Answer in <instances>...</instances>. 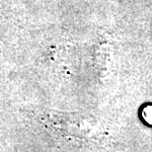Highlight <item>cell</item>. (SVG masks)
<instances>
[{
	"label": "cell",
	"instance_id": "obj_1",
	"mask_svg": "<svg viewBox=\"0 0 152 152\" xmlns=\"http://www.w3.org/2000/svg\"><path fill=\"white\" fill-rule=\"evenodd\" d=\"M144 117L147 121L152 124V108H146L144 110Z\"/></svg>",
	"mask_w": 152,
	"mask_h": 152
}]
</instances>
